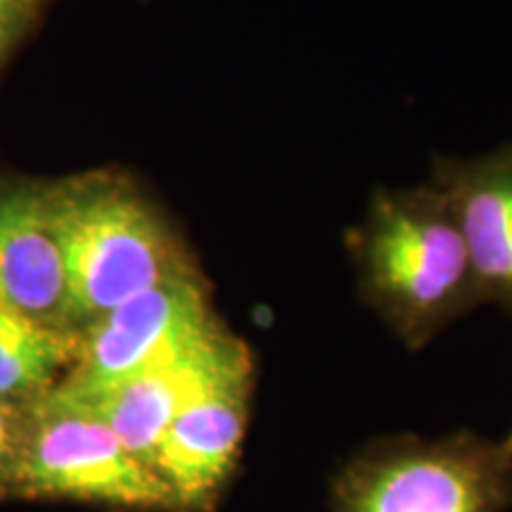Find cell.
Listing matches in <instances>:
<instances>
[{
    "label": "cell",
    "instance_id": "9c48e42d",
    "mask_svg": "<svg viewBox=\"0 0 512 512\" xmlns=\"http://www.w3.org/2000/svg\"><path fill=\"white\" fill-rule=\"evenodd\" d=\"M444 192L470 256L479 302L512 313V143L472 159H439Z\"/></svg>",
    "mask_w": 512,
    "mask_h": 512
},
{
    "label": "cell",
    "instance_id": "277c9868",
    "mask_svg": "<svg viewBox=\"0 0 512 512\" xmlns=\"http://www.w3.org/2000/svg\"><path fill=\"white\" fill-rule=\"evenodd\" d=\"M12 498L114 512H178L166 484L128 451L91 403L57 392L27 415Z\"/></svg>",
    "mask_w": 512,
    "mask_h": 512
},
{
    "label": "cell",
    "instance_id": "7a4b0ae2",
    "mask_svg": "<svg viewBox=\"0 0 512 512\" xmlns=\"http://www.w3.org/2000/svg\"><path fill=\"white\" fill-rule=\"evenodd\" d=\"M351 247L363 299L406 347L422 349L482 304L463 233L432 181L377 190Z\"/></svg>",
    "mask_w": 512,
    "mask_h": 512
},
{
    "label": "cell",
    "instance_id": "6da1fadb",
    "mask_svg": "<svg viewBox=\"0 0 512 512\" xmlns=\"http://www.w3.org/2000/svg\"><path fill=\"white\" fill-rule=\"evenodd\" d=\"M46 195L79 337L126 299L200 268L164 209L124 171L53 178Z\"/></svg>",
    "mask_w": 512,
    "mask_h": 512
},
{
    "label": "cell",
    "instance_id": "8fae6325",
    "mask_svg": "<svg viewBox=\"0 0 512 512\" xmlns=\"http://www.w3.org/2000/svg\"><path fill=\"white\" fill-rule=\"evenodd\" d=\"M48 5L50 0H0V69L38 29Z\"/></svg>",
    "mask_w": 512,
    "mask_h": 512
},
{
    "label": "cell",
    "instance_id": "30bf717a",
    "mask_svg": "<svg viewBox=\"0 0 512 512\" xmlns=\"http://www.w3.org/2000/svg\"><path fill=\"white\" fill-rule=\"evenodd\" d=\"M81 337L0 306V403L31 411L74 368Z\"/></svg>",
    "mask_w": 512,
    "mask_h": 512
},
{
    "label": "cell",
    "instance_id": "3957f363",
    "mask_svg": "<svg viewBox=\"0 0 512 512\" xmlns=\"http://www.w3.org/2000/svg\"><path fill=\"white\" fill-rule=\"evenodd\" d=\"M512 430L503 439L460 432L439 441H382L351 460L332 512H508Z\"/></svg>",
    "mask_w": 512,
    "mask_h": 512
},
{
    "label": "cell",
    "instance_id": "5b68a950",
    "mask_svg": "<svg viewBox=\"0 0 512 512\" xmlns=\"http://www.w3.org/2000/svg\"><path fill=\"white\" fill-rule=\"evenodd\" d=\"M200 268L126 299L81 332L74 368L55 392L93 401L221 328Z\"/></svg>",
    "mask_w": 512,
    "mask_h": 512
},
{
    "label": "cell",
    "instance_id": "8992f818",
    "mask_svg": "<svg viewBox=\"0 0 512 512\" xmlns=\"http://www.w3.org/2000/svg\"><path fill=\"white\" fill-rule=\"evenodd\" d=\"M254 394L252 351L176 415L152 456L178 512H209L238 465Z\"/></svg>",
    "mask_w": 512,
    "mask_h": 512
},
{
    "label": "cell",
    "instance_id": "ba28073f",
    "mask_svg": "<svg viewBox=\"0 0 512 512\" xmlns=\"http://www.w3.org/2000/svg\"><path fill=\"white\" fill-rule=\"evenodd\" d=\"M0 306L74 332L46 181L0 176Z\"/></svg>",
    "mask_w": 512,
    "mask_h": 512
},
{
    "label": "cell",
    "instance_id": "7c38bea8",
    "mask_svg": "<svg viewBox=\"0 0 512 512\" xmlns=\"http://www.w3.org/2000/svg\"><path fill=\"white\" fill-rule=\"evenodd\" d=\"M27 415L29 411L0 403V501L12 498V475H15Z\"/></svg>",
    "mask_w": 512,
    "mask_h": 512
},
{
    "label": "cell",
    "instance_id": "52a82bcc",
    "mask_svg": "<svg viewBox=\"0 0 512 512\" xmlns=\"http://www.w3.org/2000/svg\"><path fill=\"white\" fill-rule=\"evenodd\" d=\"M245 354L247 344L221 325L178 356L83 403H91L128 451L150 467L155 448L176 415Z\"/></svg>",
    "mask_w": 512,
    "mask_h": 512
}]
</instances>
